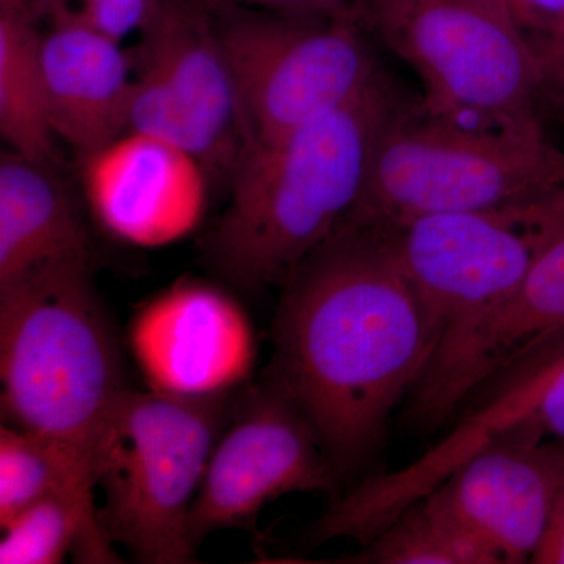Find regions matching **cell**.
Returning a JSON list of instances; mask_svg holds the SVG:
<instances>
[{
  "label": "cell",
  "mask_w": 564,
  "mask_h": 564,
  "mask_svg": "<svg viewBox=\"0 0 564 564\" xmlns=\"http://www.w3.org/2000/svg\"><path fill=\"white\" fill-rule=\"evenodd\" d=\"M437 343L389 226L348 215L282 285L267 381L302 411L344 475L380 445Z\"/></svg>",
  "instance_id": "cell-1"
},
{
  "label": "cell",
  "mask_w": 564,
  "mask_h": 564,
  "mask_svg": "<svg viewBox=\"0 0 564 564\" xmlns=\"http://www.w3.org/2000/svg\"><path fill=\"white\" fill-rule=\"evenodd\" d=\"M410 93L386 69L347 106L272 141L245 147L231 195L204 239L218 276L248 292L282 288L361 198L378 137Z\"/></svg>",
  "instance_id": "cell-2"
},
{
  "label": "cell",
  "mask_w": 564,
  "mask_h": 564,
  "mask_svg": "<svg viewBox=\"0 0 564 564\" xmlns=\"http://www.w3.org/2000/svg\"><path fill=\"white\" fill-rule=\"evenodd\" d=\"M0 378L7 425L70 445L95 467L128 388L91 258L43 263L0 284Z\"/></svg>",
  "instance_id": "cell-3"
},
{
  "label": "cell",
  "mask_w": 564,
  "mask_h": 564,
  "mask_svg": "<svg viewBox=\"0 0 564 564\" xmlns=\"http://www.w3.org/2000/svg\"><path fill=\"white\" fill-rule=\"evenodd\" d=\"M564 191V151L547 132L474 128L410 95L378 137L351 217L395 226L496 209Z\"/></svg>",
  "instance_id": "cell-4"
},
{
  "label": "cell",
  "mask_w": 564,
  "mask_h": 564,
  "mask_svg": "<svg viewBox=\"0 0 564 564\" xmlns=\"http://www.w3.org/2000/svg\"><path fill=\"white\" fill-rule=\"evenodd\" d=\"M359 24L422 82L423 106L448 120L547 132L541 70L496 0H355Z\"/></svg>",
  "instance_id": "cell-5"
},
{
  "label": "cell",
  "mask_w": 564,
  "mask_h": 564,
  "mask_svg": "<svg viewBox=\"0 0 564 564\" xmlns=\"http://www.w3.org/2000/svg\"><path fill=\"white\" fill-rule=\"evenodd\" d=\"M226 395L126 389L115 404L96 455L99 522L140 562L195 560L188 513L228 421Z\"/></svg>",
  "instance_id": "cell-6"
},
{
  "label": "cell",
  "mask_w": 564,
  "mask_h": 564,
  "mask_svg": "<svg viewBox=\"0 0 564 564\" xmlns=\"http://www.w3.org/2000/svg\"><path fill=\"white\" fill-rule=\"evenodd\" d=\"M210 2L236 85L245 147L284 139L339 110L388 69L359 22Z\"/></svg>",
  "instance_id": "cell-7"
},
{
  "label": "cell",
  "mask_w": 564,
  "mask_h": 564,
  "mask_svg": "<svg viewBox=\"0 0 564 564\" xmlns=\"http://www.w3.org/2000/svg\"><path fill=\"white\" fill-rule=\"evenodd\" d=\"M389 229L441 343L510 296L564 236V191L496 209L425 215Z\"/></svg>",
  "instance_id": "cell-8"
},
{
  "label": "cell",
  "mask_w": 564,
  "mask_h": 564,
  "mask_svg": "<svg viewBox=\"0 0 564 564\" xmlns=\"http://www.w3.org/2000/svg\"><path fill=\"white\" fill-rule=\"evenodd\" d=\"M131 52L129 131L170 141L209 174L231 176L245 137L210 0H159Z\"/></svg>",
  "instance_id": "cell-9"
},
{
  "label": "cell",
  "mask_w": 564,
  "mask_h": 564,
  "mask_svg": "<svg viewBox=\"0 0 564 564\" xmlns=\"http://www.w3.org/2000/svg\"><path fill=\"white\" fill-rule=\"evenodd\" d=\"M236 408L188 513L195 551L218 530L254 532L256 519L273 500L337 489L340 475L313 426L276 386L265 381L248 389Z\"/></svg>",
  "instance_id": "cell-10"
},
{
  "label": "cell",
  "mask_w": 564,
  "mask_h": 564,
  "mask_svg": "<svg viewBox=\"0 0 564 564\" xmlns=\"http://www.w3.org/2000/svg\"><path fill=\"white\" fill-rule=\"evenodd\" d=\"M564 332V236L502 303L445 334L403 404V421L433 432L481 389Z\"/></svg>",
  "instance_id": "cell-11"
},
{
  "label": "cell",
  "mask_w": 564,
  "mask_h": 564,
  "mask_svg": "<svg viewBox=\"0 0 564 564\" xmlns=\"http://www.w3.org/2000/svg\"><path fill=\"white\" fill-rule=\"evenodd\" d=\"M129 345L151 389L174 395L229 393L250 377L254 333L229 293L181 281L133 317Z\"/></svg>",
  "instance_id": "cell-12"
},
{
  "label": "cell",
  "mask_w": 564,
  "mask_h": 564,
  "mask_svg": "<svg viewBox=\"0 0 564 564\" xmlns=\"http://www.w3.org/2000/svg\"><path fill=\"white\" fill-rule=\"evenodd\" d=\"M80 165L93 217L121 242L165 247L195 231L206 214L209 172L170 141L128 131Z\"/></svg>",
  "instance_id": "cell-13"
},
{
  "label": "cell",
  "mask_w": 564,
  "mask_h": 564,
  "mask_svg": "<svg viewBox=\"0 0 564 564\" xmlns=\"http://www.w3.org/2000/svg\"><path fill=\"white\" fill-rule=\"evenodd\" d=\"M563 485L564 443L510 434L470 456L430 494L499 564H519L532 563Z\"/></svg>",
  "instance_id": "cell-14"
},
{
  "label": "cell",
  "mask_w": 564,
  "mask_h": 564,
  "mask_svg": "<svg viewBox=\"0 0 564 564\" xmlns=\"http://www.w3.org/2000/svg\"><path fill=\"white\" fill-rule=\"evenodd\" d=\"M39 17L47 18L40 55L52 129L84 158L129 131L132 52L63 2L47 3Z\"/></svg>",
  "instance_id": "cell-15"
},
{
  "label": "cell",
  "mask_w": 564,
  "mask_h": 564,
  "mask_svg": "<svg viewBox=\"0 0 564 564\" xmlns=\"http://www.w3.org/2000/svg\"><path fill=\"white\" fill-rule=\"evenodd\" d=\"M91 258L68 191L41 165L6 152L0 161V284L43 263Z\"/></svg>",
  "instance_id": "cell-16"
},
{
  "label": "cell",
  "mask_w": 564,
  "mask_h": 564,
  "mask_svg": "<svg viewBox=\"0 0 564 564\" xmlns=\"http://www.w3.org/2000/svg\"><path fill=\"white\" fill-rule=\"evenodd\" d=\"M29 6L0 3V135L13 154L52 166L57 140Z\"/></svg>",
  "instance_id": "cell-17"
},
{
  "label": "cell",
  "mask_w": 564,
  "mask_h": 564,
  "mask_svg": "<svg viewBox=\"0 0 564 564\" xmlns=\"http://www.w3.org/2000/svg\"><path fill=\"white\" fill-rule=\"evenodd\" d=\"M96 489L51 494L2 527L0 563L57 564L68 555L76 563L120 562L104 532Z\"/></svg>",
  "instance_id": "cell-18"
},
{
  "label": "cell",
  "mask_w": 564,
  "mask_h": 564,
  "mask_svg": "<svg viewBox=\"0 0 564 564\" xmlns=\"http://www.w3.org/2000/svg\"><path fill=\"white\" fill-rule=\"evenodd\" d=\"M475 417L489 440L525 433L564 443V350L538 348L500 375Z\"/></svg>",
  "instance_id": "cell-19"
},
{
  "label": "cell",
  "mask_w": 564,
  "mask_h": 564,
  "mask_svg": "<svg viewBox=\"0 0 564 564\" xmlns=\"http://www.w3.org/2000/svg\"><path fill=\"white\" fill-rule=\"evenodd\" d=\"M344 563L499 564L496 555L429 494L362 544Z\"/></svg>",
  "instance_id": "cell-20"
},
{
  "label": "cell",
  "mask_w": 564,
  "mask_h": 564,
  "mask_svg": "<svg viewBox=\"0 0 564 564\" xmlns=\"http://www.w3.org/2000/svg\"><path fill=\"white\" fill-rule=\"evenodd\" d=\"M96 489L95 467L79 451L3 423L0 429V527L51 494Z\"/></svg>",
  "instance_id": "cell-21"
},
{
  "label": "cell",
  "mask_w": 564,
  "mask_h": 564,
  "mask_svg": "<svg viewBox=\"0 0 564 564\" xmlns=\"http://www.w3.org/2000/svg\"><path fill=\"white\" fill-rule=\"evenodd\" d=\"M541 70L551 113L564 120V0H496Z\"/></svg>",
  "instance_id": "cell-22"
},
{
  "label": "cell",
  "mask_w": 564,
  "mask_h": 564,
  "mask_svg": "<svg viewBox=\"0 0 564 564\" xmlns=\"http://www.w3.org/2000/svg\"><path fill=\"white\" fill-rule=\"evenodd\" d=\"M63 2L82 21L118 41L139 35L159 0H35V6Z\"/></svg>",
  "instance_id": "cell-23"
},
{
  "label": "cell",
  "mask_w": 564,
  "mask_h": 564,
  "mask_svg": "<svg viewBox=\"0 0 564 564\" xmlns=\"http://www.w3.org/2000/svg\"><path fill=\"white\" fill-rule=\"evenodd\" d=\"M218 2L274 11V13L291 14V17L359 22L356 17L355 0H218Z\"/></svg>",
  "instance_id": "cell-24"
},
{
  "label": "cell",
  "mask_w": 564,
  "mask_h": 564,
  "mask_svg": "<svg viewBox=\"0 0 564 564\" xmlns=\"http://www.w3.org/2000/svg\"><path fill=\"white\" fill-rule=\"evenodd\" d=\"M532 563L564 564V485L556 496L543 540L534 552Z\"/></svg>",
  "instance_id": "cell-25"
},
{
  "label": "cell",
  "mask_w": 564,
  "mask_h": 564,
  "mask_svg": "<svg viewBox=\"0 0 564 564\" xmlns=\"http://www.w3.org/2000/svg\"><path fill=\"white\" fill-rule=\"evenodd\" d=\"M0 3H14V6H32V0H0Z\"/></svg>",
  "instance_id": "cell-26"
}]
</instances>
